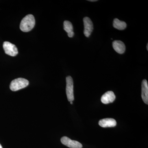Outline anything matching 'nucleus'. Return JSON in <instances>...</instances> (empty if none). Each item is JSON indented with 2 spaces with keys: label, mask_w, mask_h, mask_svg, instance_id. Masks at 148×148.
Returning a JSON list of instances; mask_svg holds the SVG:
<instances>
[{
  "label": "nucleus",
  "mask_w": 148,
  "mask_h": 148,
  "mask_svg": "<svg viewBox=\"0 0 148 148\" xmlns=\"http://www.w3.org/2000/svg\"><path fill=\"white\" fill-rule=\"evenodd\" d=\"M35 19L32 14H29L25 16L21 20L20 29L22 32H30L34 27Z\"/></svg>",
  "instance_id": "f257e3e1"
},
{
  "label": "nucleus",
  "mask_w": 148,
  "mask_h": 148,
  "mask_svg": "<svg viewBox=\"0 0 148 148\" xmlns=\"http://www.w3.org/2000/svg\"><path fill=\"white\" fill-rule=\"evenodd\" d=\"M29 84L28 80L23 78H18L11 82L10 88L12 91H16L27 87Z\"/></svg>",
  "instance_id": "f03ea898"
},
{
  "label": "nucleus",
  "mask_w": 148,
  "mask_h": 148,
  "mask_svg": "<svg viewBox=\"0 0 148 148\" xmlns=\"http://www.w3.org/2000/svg\"><path fill=\"white\" fill-rule=\"evenodd\" d=\"M66 92L67 98L69 102L74 100L73 81L71 76H68L66 77Z\"/></svg>",
  "instance_id": "7ed1b4c3"
},
{
  "label": "nucleus",
  "mask_w": 148,
  "mask_h": 148,
  "mask_svg": "<svg viewBox=\"0 0 148 148\" xmlns=\"http://www.w3.org/2000/svg\"><path fill=\"white\" fill-rule=\"evenodd\" d=\"M3 48L6 54L12 56H16L18 53V49L16 46L9 42H4Z\"/></svg>",
  "instance_id": "20e7f679"
},
{
  "label": "nucleus",
  "mask_w": 148,
  "mask_h": 148,
  "mask_svg": "<svg viewBox=\"0 0 148 148\" xmlns=\"http://www.w3.org/2000/svg\"><path fill=\"white\" fill-rule=\"evenodd\" d=\"M61 143L63 145L71 148H82V145L78 141L73 140L68 137H62L61 140Z\"/></svg>",
  "instance_id": "39448f33"
},
{
  "label": "nucleus",
  "mask_w": 148,
  "mask_h": 148,
  "mask_svg": "<svg viewBox=\"0 0 148 148\" xmlns=\"http://www.w3.org/2000/svg\"><path fill=\"white\" fill-rule=\"evenodd\" d=\"M84 30V34L86 37L90 36L93 31V26L92 21L89 17H85L83 19Z\"/></svg>",
  "instance_id": "423d86ee"
},
{
  "label": "nucleus",
  "mask_w": 148,
  "mask_h": 148,
  "mask_svg": "<svg viewBox=\"0 0 148 148\" xmlns=\"http://www.w3.org/2000/svg\"><path fill=\"white\" fill-rule=\"evenodd\" d=\"M116 98L114 92L112 91H108L104 93L101 98V101L103 104H108L113 103Z\"/></svg>",
  "instance_id": "0eeeda50"
},
{
  "label": "nucleus",
  "mask_w": 148,
  "mask_h": 148,
  "mask_svg": "<svg viewBox=\"0 0 148 148\" xmlns=\"http://www.w3.org/2000/svg\"><path fill=\"white\" fill-rule=\"evenodd\" d=\"M98 124L103 127H114L116 126V122L112 118H106L99 121Z\"/></svg>",
  "instance_id": "6e6552de"
},
{
  "label": "nucleus",
  "mask_w": 148,
  "mask_h": 148,
  "mask_svg": "<svg viewBox=\"0 0 148 148\" xmlns=\"http://www.w3.org/2000/svg\"><path fill=\"white\" fill-rule=\"evenodd\" d=\"M142 98L145 104H148V85L147 80L144 79L142 84Z\"/></svg>",
  "instance_id": "1a4fd4ad"
},
{
  "label": "nucleus",
  "mask_w": 148,
  "mask_h": 148,
  "mask_svg": "<svg viewBox=\"0 0 148 148\" xmlns=\"http://www.w3.org/2000/svg\"><path fill=\"white\" fill-rule=\"evenodd\" d=\"M113 47L115 51L120 54L124 53L125 46L124 43L120 40H115L112 43Z\"/></svg>",
  "instance_id": "9d476101"
},
{
  "label": "nucleus",
  "mask_w": 148,
  "mask_h": 148,
  "mask_svg": "<svg viewBox=\"0 0 148 148\" xmlns=\"http://www.w3.org/2000/svg\"><path fill=\"white\" fill-rule=\"evenodd\" d=\"M64 30L68 33L69 37L72 38L73 36V27L72 23L69 21H65L64 23Z\"/></svg>",
  "instance_id": "9b49d317"
},
{
  "label": "nucleus",
  "mask_w": 148,
  "mask_h": 148,
  "mask_svg": "<svg viewBox=\"0 0 148 148\" xmlns=\"http://www.w3.org/2000/svg\"><path fill=\"white\" fill-rule=\"evenodd\" d=\"M113 27L118 30H123L126 28L127 24L124 21H120L118 18H115L113 21Z\"/></svg>",
  "instance_id": "f8f14e48"
},
{
  "label": "nucleus",
  "mask_w": 148,
  "mask_h": 148,
  "mask_svg": "<svg viewBox=\"0 0 148 148\" xmlns=\"http://www.w3.org/2000/svg\"><path fill=\"white\" fill-rule=\"evenodd\" d=\"M89 1L90 2H95L96 1H97V0H89Z\"/></svg>",
  "instance_id": "ddd939ff"
},
{
  "label": "nucleus",
  "mask_w": 148,
  "mask_h": 148,
  "mask_svg": "<svg viewBox=\"0 0 148 148\" xmlns=\"http://www.w3.org/2000/svg\"><path fill=\"white\" fill-rule=\"evenodd\" d=\"M147 50H148V44H147Z\"/></svg>",
  "instance_id": "4468645a"
},
{
  "label": "nucleus",
  "mask_w": 148,
  "mask_h": 148,
  "mask_svg": "<svg viewBox=\"0 0 148 148\" xmlns=\"http://www.w3.org/2000/svg\"><path fill=\"white\" fill-rule=\"evenodd\" d=\"M70 103H71V104H73V101H71V102H70Z\"/></svg>",
  "instance_id": "2eb2a0df"
},
{
  "label": "nucleus",
  "mask_w": 148,
  "mask_h": 148,
  "mask_svg": "<svg viewBox=\"0 0 148 148\" xmlns=\"http://www.w3.org/2000/svg\"><path fill=\"white\" fill-rule=\"evenodd\" d=\"M0 148H3L2 147V146L1 145V144H0Z\"/></svg>",
  "instance_id": "dca6fc26"
}]
</instances>
